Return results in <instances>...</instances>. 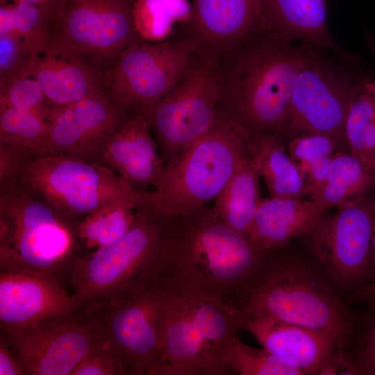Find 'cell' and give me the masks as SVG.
<instances>
[{
  "mask_svg": "<svg viewBox=\"0 0 375 375\" xmlns=\"http://www.w3.org/2000/svg\"><path fill=\"white\" fill-rule=\"evenodd\" d=\"M76 124L94 160L100 162L110 138L134 112L100 89L70 104Z\"/></svg>",
  "mask_w": 375,
  "mask_h": 375,
  "instance_id": "obj_25",
  "label": "cell"
},
{
  "mask_svg": "<svg viewBox=\"0 0 375 375\" xmlns=\"http://www.w3.org/2000/svg\"><path fill=\"white\" fill-rule=\"evenodd\" d=\"M78 222L19 180L0 184V269L28 270L70 284L85 253Z\"/></svg>",
  "mask_w": 375,
  "mask_h": 375,
  "instance_id": "obj_5",
  "label": "cell"
},
{
  "mask_svg": "<svg viewBox=\"0 0 375 375\" xmlns=\"http://www.w3.org/2000/svg\"><path fill=\"white\" fill-rule=\"evenodd\" d=\"M375 191L324 215L302 238L306 251L323 265L342 292L349 294L369 282Z\"/></svg>",
  "mask_w": 375,
  "mask_h": 375,
  "instance_id": "obj_13",
  "label": "cell"
},
{
  "mask_svg": "<svg viewBox=\"0 0 375 375\" xmlns=\"http://www.w3.org/2000/svg\"><path fill=\"white\" fill-rule=\"evenodd\" d=\"M135 0H67L49 42L104 74L137 38Z\"/></svg>",
  "mask_w": 375,
  "mask_h": 375,
  "instance_id": "obj_14",
  "label": "cell"
},
{
  "mask_svg": "<svg viewBox=\"0 0 375 375\" xmlns=\"http://www.w3.org/2000/svg\"><path fill=\"white\" fill-rule=\"evenodd\" d=\"M223 358L233 374L303 375L300 370L281 361L264 348L246 344L238 335L228 343Z\"/></svg>",
  "mask_w": 375,
  "mask_h": 375,
  "instance_id": "obj_31",
  "label": "cell"
},
{
  "mask_svg": "<svg viewBox=\"0 0 375 375\" xmlns=\"http://www.w3.org/2000/svg\"><path fill=\"white\" fill-rule=\"evenodd\" d=\"M171 219L142 197L134 222L120 240L77 260L70 285L78 306L93 312L163 276Z\"/></svg>",
  "mask_w": 375,
  "mask_h": 375,
  "instance_id": "obj_4",
  "label": "cell"
},
{
  "mask_svg": "<svg viewBox=\"0 0 375 375\" xmlns=\"http://www.w3.org/2000/svg\"><path fill=\"white\" fill-rule=\"evenodd\" d=\"M188 19L174 33L215 57L267 31L268 0H191Z\"/></svg>",
  "mask_w": 375,
  "mask_h": 375,
  "instance_id": "obj_16",
  "label": "cell"
},
{
  "mask_svg": "<svg viewBox=\"0 0 375 375\" xmlns=\"http://www.w3.org/2000/svg\"><path fill=\"white\" fill-rule=\"evenodd\" d=\"M0 338L24 375H71L85 355L103 340L93 315L84 310L47 318Z\"/></svg>",
  "mask_w": 375,
  "mask_h": 375,
  "instance_id": "obj_15",
  "label": "cell"
},
{
  "mask_svg": "<svg viewBox=\"0 0 375 375\" xmlns=\"http://www.w3.org/2000/svg\"><path fill=\"white\" fill-rule=\"evenodd\" d=\"M13 2H24L35 6L42 10L51 22L54 24L60 17L67 0H12Z\"/></svg>",
  "mask_w": 375,
  "mask_h": 375,
  "instance_id": "obj_41",
  "label": "cell"
},
{
  "mask_svg": "<svg viewBox=\"0 0 375 375\" xmlns=\"http://www.w3.org/2000/svg\"><path fill=\"white\" fill-rule=\"evenodd\" d=\"M71 375H124L119 359L102 340L81 359Z\"/></svg>",
  "mask_w": 375,
  "mask_h": 375,
  "instance_id": "obj_37",
  "label": "cell"
},
{
  "mask_svg": "<svg viewBox=\"0 0 375 375\" xmlns=\"http://www.w3.org/2000/svg\"><path fill=\"white\" fill-rule=\"evenodd\" d=\"M245 133L219 112L212 126L169 167L144 199L174 217L214 200L247 153Z\"/></svg>",
  "mask_w": 375,
  "mask_h": 375,
  "instance_id": "obj_7",
  "label": "cell"
},
{
  "mask_svg": "<svg viewBox=\"0 0 375 375\" xmlns=\"http://www.w3.org/2000/svg\"><path fill=\"white\" fill-rule=\"evenodd\" d=\"M219 91L215 59L199 51L167 94L138 112L155 138L167 169L214 124L220 112Z\"/></svg>",
  "mask_w": 375,
  "mask_h": 375,
  "instance_id": "obj_9",
  "label": "cell"
},
{
  "mask_svg": "<svg viewBox=\"0 0 375 375\" xmlns=\"http://www.w3.org/2000/svg\"><path fill=\"white\" fill-rule=\"evenodd\" d=\"M368 43H369V46L370 47V48L374 51V52L375 53V40L373 39L372 37H369V40H367ZM374 85H375V80H374Z\"/></svg>",
  "mask_w": 375,
  "mask_h": 375,
  "instance_id": "obj_44",
  "label": "cell"
},
{
  "mask_svg": "<svg viewBox=\"0 0 375 375\" xmlns=\"http://www.w3.org/2000/svg\"><path fill=\"white\" fill-rule=\"evenodd\" d=\"M81 311L56 278L24 269H0V335Z\"/></svg>",
  "mask_w": 375,
  "mask_h": 375,
  "instance_id": "obj_17",
  "label": "cell"
},
{
  "mask_svg": "<svg viewBox=\"0 0 375 375\" xmlns=\"http://www.w3.org/2000/svg\"><path fill=\"white\" fill-rule=\"evenodd\" d=\"M375 190V175L348 151L331 157L324 183L310 198L327 210L360 199Z\"/></svg>",
  "mask_w": 375,
  "mask_h": 375,
  "instance_id": "obj_26",
  "label": "cell"
},
{
  "mask_svg": "<svg viewBox=\"0 0 375 375\" xmlns=\"http://www.w3.org/2000/svg\"><path fill=\"white\" fill-rule=\"evenodd\" d=\"M375 281V217L373 224L372 238V269L369 275V282Z\"/></svg>",
  "mask_w": 375,
  "mask_h": 375,
  "instance_id": "obj_43",
  "label": "cell"
},
{
  "mask_svg": "<svg viewBox=\"0 0 375 375\" xmlns=\"http://www.w3.org/2000/svg\"><path fill=\"white\" fill-rule=\"evenodd\" d=\"M34 158L24 150L0 144V184L17 181Z\"/></svg>",
  "mask_w": 375,
  "mask_h": 375,
  "instance_id": "obj_38",
  "label": "cell"
},
{
  "mask_svg": "<svg viewBox=\"0 0 375 375\" xmlns=\"http://www.w3.org/2000/svg\"><path fill=\"white\" fill-rule=\"evenodd\" d=\"M308 44L265 31L212 57L219 84V110L249 137L286 140L291 98Z\"/></svg>",
  "mask_w": 375,
  "mask_h": 375,
  "instance_id": "obj_1",
  "label": "cell"
},
{
  "mask_svg": "<svg viewBox=\"0 0 375 375\" xmlns=\"http://www.w3.org/2000/svg\"><path fill=\"white\" fill-rule=\"evenodd\" d=\"M199 53L176 33L155 42L138 38L104 74L105 91L134 112L144 110L176 86Z\"/></svg>",
  "mask_w": 375,
  "mask_h": 375,
  "instance_id": "obj_11",
  "label": "cell"
},
{
  "mask_svg": "<svg viewBox=\"0 0 375 375\" xmlns=\"http://www.w3.org/2000/svg\"><path fill=\"white\" fill-rule=\"evenodd\" d=\"M364 321L360 333L352 344L344 348L343 354L347 360L350 374L356 375H375V302Z\"/></svg>",
  "mask_w": 375,
  "mask_h": 375,
  "instance_id": "obj_34",
  "label": "cell"
},
{
  "mask_svg": "<svg viewBox=\"0 0 375 375\" xmlns=\"http://www.w3.org/2000/svg\"><path fill=\"white\" fill-rule=\"evenodd\" d=\"M53 24L38 7L24 2L1 3L0 35L15 34L38 52L51 40Z\"/></svg>",
  "mask_w": 375,
  "mask_h": 375,
  "instance_id": "obj_30",
  "label": "cell"
},
{
  "mask_svg": "<svg viewBox=\"0 0 375 375\" xmlns=\"http://www.w3.org/2000/svg\"><path fill=\"white\" fill-rule=\"evenodd\" d=\"M347 151L375 175V85L367 81L357 95L344 128Z\"/></svg>",
  "mask_w": 375,
  "mask_h": 375,
  "instance_id": "obj_28",
  "label": "cell"
},
{
  "mask_svg": "<svg viewBox=\"0 0 375 375\" xmlns=\"http://www.w3.org/2000/svg\"><path fill=\"white\" fill-rule=\"evenodd\" d=\"M266 30L345 58H356L333 40L327 23L326 0H268Z\"/></svg>",
  "mask_w": 375,
  "mask_h": 375,
  "instance_id": "obj_22",
  "label": "cell"
},
{
  "mask_svg": "<svg viewBox=\"0 0 375 375\" xmlns=\"http://www.w3.org/2000/svg\"><path fill=\"white\" fill-rule=\"evenodd\" d=\"M350 303H365L371 305L375 302V281L367 283L351 292L347 297Z\"/></svg>",
  "mask_w": 375,
  "mask_h": 375,
  "instance_id": "obj_42",
  "label": "cell"
},
{
  "mask_svg": "<svg viewBox=\"0 0 375 375\" xmlns=\"http://www.w3.org/2000/svg\"><path fill=\"white\" fill-rule=\"evenodd\" d=\"M141 198L142 195L139 199L109 202L80 219L78 236L85 253L109 247L120 240L134 222Z\"/></svg>",
  "mask_w": 375,
  "mask_h": 375,
  "instance_id": "obj_27",
  "label": "cell"
},
{
  "mask_svg": "<svg viewBox=\"0 0 375 375\" xmlns=\"http://www.w3.org/2000/svg\"><path fill=\"white\" fill-rule=\"evenodd\" d=\"M19 181L76 221L106 203L142 194L101 162L60 156L34 158Z\"/></svg>",
  "mask_w": 375,
  "mask_h": 375,
  "instance_id": "obj_12",
  "label": "cell"
},
{
  "mask_svg": "<svg viewBox=\"0 0 375 375\" xmlns=\"http://www.w3.org/2000/svg\"><path fill=\"white\" fill-rule=\"evenodd\" d=\"M100 162L141 192L154 190L167 170L156 141L138 112L132 114L110 138Z\"/></svg>",
  "mask_w": 375,
  "mask_h": 375,
  "instance_id": "obj_19",
  "label": "cell"
},
{
  "mask_svg": "<svg viewBox=\"0 0 375 375\" xmlns=\"http://www.w3.org/2000/svg\"><path fill=\"white\" fill-rule=\"evenodd\" d=\"M289 155L297 165L331 156L341 150L338 142L331 137L319 133L301 134L288 141Z\"/></svg>",
  "mask_w": 375,
  "mask_h": 375,
  "instance_id": "obj_36",
  "label": "cell"
},
{
  "mask_svg": "<svg viewBox=\"0 0 375 375\" xmlns=\"http://www.w3.org/2000/svg\"><path fill=\"white\" fill-rule=\"evenodd\" d=\"M50 106L43 90L31 76L0 83V107L48 112Z\"/></svg>",
  "mask_w": 375,
  "mask_h": 375,
  "instance_id": "obj_35",
  "label": "cell"
},
{
  "mask_svg": "<svg viewBox=\"0 0 375 375\" xmlns=\"http://www.w3.org/2000/svg\"><path fill=\"white\" fill-rule=\"evenodd\" d=\"M164 276L91 312L124 375H165Z\"/></svg>",
  "mask_w": 375,
  "mask_h": 375,
  "instance_id": "obj_10",
  "label": "cell"
},
{
  "mask_svg": "<svg viewBox=\"0 0 375 375\" xmlns=\"http://www.w3.org/2000/svg\"><path fill=\"white\" fill-rule=\"evenodd\" d=\"M247 153L271 197L303 199L307 195L301 172L282 140L272 134L248 137Z\"/></svg>",
  "mask_w": 375,
  "mask_h": 375,
  "instance_id": "obj_23",
  "label": "cell"
},
{
  "mask_svg": "<svg viewBox=\"0 0 375 375\" xmlns=\"http://www.w3.org/2000/svg\"><path fill=\"white\" fill-rule=\"evenodd\" d=\"M48 112L1 108L0 144L19 147L34 158L48 155Z\"/></svg>",
  "mask_w": 375,
  "mask_h": 375,
  "instance_id": "obj_29",
  "label": "cell"
},
{
  "mask_svg": "<svg viewBox=\"0 0 375 375\" xmlns=\"http://www.w3.org/2000/svg\"><path fill=\"white\" fill-rule=\"evenodd\" d=\"M326 210L312 199H262L254 217L250 242L263 256L302 236Z\"/></svg>",
  "mask_w": 375,
  "mask_h": 375,
  "instance_id": "obj_21",
  "label": "cell"
},
{
  "mask_svg": "<svg viewBox=\"0 0 375 375\" xmlns=\"http://www.w3.org/2000/svg\"><path fill=\"white\" fill-rule=\"evenodd\" d=\"M38 51L20 37L0 35V83L31 76Z\"/></svg>",
  "mask_w": 375,
  "mask_h": 375,
  "instance_id": "obj_33",
  "label": "cell"
},
{
  "mask_svg": "<svg viewBox=\"0 0 375 375\" xmlns=\"http://www.w3.org/2000/svg\"><path fill=\"white\" fill-rule=\"evenodd\" d=\"M348 59L308 44L305 64L291 98L286 140L301 134L319 133L333 138L347 151L344 124L368 76Z\"/></svg>",
  "mask_w": 375,
  "mask_h": 375,
  "instance_id": "obj_8",
  "label": "cell"
},
{
  "mask_svg": "<svg viewBox=\"0 0 375 375\" xmlns=\"http://www.w3.org/2000/svg\"><path fill=\"white\" fill-rule=\"evenodd\" d=\"M242 328L229 303L179 285L164 276L161 324L165 375H233L224 361Z\"/></svg>",
  "mask_w": 375,
  "mask_h": 375,
  "instance_id": "obj_6",
  "label": "cell"
},
{
  "mask_svg": "<svg viewBox=\"0 0 375 375\" xmlns=\"http://www.w3.org/2000/svg\"><path fill=\"white\" fill-rule=\"evenodd\" d=\"M0 375H24L11 350L0 338Z\"/></svg>",
  "mask_w": 375,
  "mask_h": 375,
  "instance_id": "obj_40",
  "label": "cell"
},
{
  "mask_svg": "<svg viewBox=\"0 0 375 375\" xmlns=\"http://www.w3.org/2000/svg\"><path fill=\"white\" fill-rule=\"evenodd\" d=\"M133 17L138 36L151 42L169 37L176 26L185 20L164 0H135Z\"/></svg>",
  "mask_w": 375,
  "mask_h": 375,
  "instance_id": "obj_32",
  "label": "cell"
},
{
  "mask_svg": "<svg viewBox=\"0 0 375 375\" xmlns=\"http://www.w3.org/2000/svg\"><path fill=\"white\" fill-rule=\"evenodd\" d=\"M325 156L297 165L306 184L307 195H311L325 181L331 160Z\"/></svg>",
  "mask_w": 375,
  "mask_h": 375,
  "instance_id": "obj_39",
  "label": "cell"
},
{
  "mask_svg": "<svg viewBox=\"0 0 375 375\" xmlns=\"http://www.w3.org/2000/svg\"><path fill=\"white\" fill-rule=\"evenodd\" d=\"M31 77L51 105H70L96 90H105L102 72L51 42L38 52Z\"/></svg>",
  "mask_w": 375,
  "mask_h": 375,
  "instance_id": "obj_20",
  "label": "cell"
},
{
  "mask_svg": "<svg viewBox=\"0 0 375 375\" xmlns=\"http://www.w3.org/2000/svg\"><path fill=\"white\" fill-rule=\"evenodd\" d=\"M259 178L258 172L246 158L218 193L212 206L226 224L249 242L254 217L262 199Z\"/></svg>",
  "mask_w": 375,
  "mask_h": 375,
  "instance_id": "obj_24",
  "label": "cell"
},
{
  "mask_svg": "<svg viewBox=\"0 0 375 375\" xmlns=\"http://www.w3.org/2000/svg\"><path fill=\"white\" fill-rule=\"evenodd\" d=\"M262 258L247 239L206 205L172 218L164 276L228 303L235 288Z\"/></svg>",
  "mask_w": 375,
  "mask_h": 375,
  "instance_id": "obj_3",
  "label": "cell"
},
{
  "mask_svg": "<svg viewBox=\"0 0 375 375\" xmlns=\"http://www.w3.org/2000/svg\"><path fill=\"white\" fill-rule=\"evenodd\" d=\"M242 328L262 348L303 375L327 374L339 340L329 334L285 322L272 317H241Z\"/></svg>",
  "mask_w": 375,
  "mask_h": 375,
  "instance_id": "obj_18",
  "label": "cell"
},
{
  "mask_svg": "<svg viewBox=\"0 0 375 375\" xmlns=\"http://www.w3.org/2000/svg\"><path fill=\"white\" fill-rule=\"evenodd\" d=\"M285 246L265 254L228 303L241 317L264 315L347 340L354 320L319 261Z\"/></svg>",
  "mask_w": 375,
  "mask_h": 375,
  "instance_id": "obj_2",
  "label": "cell"
}]
</instances>
